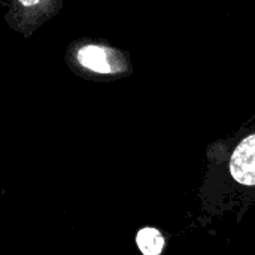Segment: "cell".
Here are the masks:
<instances>
[{
	"instance_id": "6da1fadb",
	"label": "cell",
	"mask_w": 255,
	"mask_h": 255,
	"mask_svg": "<svg viewBox=\"0 0 255 255\" xmlns=\"http://www.w3.org/2000/svg\"><path fill=\"white\" fill-rule=\"evenodd\" d=\"M230 173L242 185H255V134L236 146L230 160Z\"/></svg>"
},
{
	"instance_id": "7a4b0ae2",
	"label": "cell",
	"mask_w": 255,
	"mask_h": 255,
	"mask_svg": "<svg viewBox=\"0 0 255 255\" xmlns=\"http://www.w3.org/2000/svg\"><path fill=\"white\" fill-rule=\"evenodd\" d=\"M78 61L84 67H87L90 70H94V72H99V73L112 72L111 70L112 67L109 64L106 51L102 46H97V45H88V46L81 48L78 51Z\"/></svg>"
},
{
	"instance_id": "3957f363",
	"label": "cell",
	"mask_w": 255,
	"mask_h": 255,
	"mask_svg": "<svg viewBox=\"0 0 255 255\" xmlns=\"http://www.w3.org/2000/svg\"><path fill=\"white\" fill-rule=\"evenodd\" d=\"M136 244L143 255H160L164 248V238L157 229L145 227L137 232Z\"/></svg>"
},
{
	"instance_id": "277c9868",
	"label": "cell",
	"mask_w": 255,
	"mask_h": 255,
	"mask_svg": "<svg viewBox=\"0 0 255 255\" xmlns=\"http://www.w3.org/2000/svg\"><path fill=\"white\" fill-rule=\"evenodd\" d=\"M21 4H24V6H34V4H37L40 0H18Z\"/></svg>"
}]
</instances>
